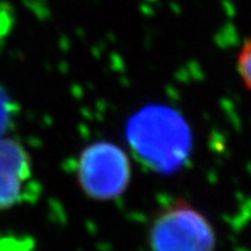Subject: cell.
Listing matches in <instances>:
<instances>
[{"label": "cell", "instance_id": "2", "mask_svg": "<svg viewBox=\"0 0 251 251\" xmlns=\"http://www.w3.org/2000/svg\"><path fill=\"white\" fill-rule=\"evenodd\" d=\"M150 247L151 251H215V229L196 206L176 200L153 218Z\"/></svg>", "mask_w": 251, "mask_h": 251}, {"label": "cell", "instance_id": "1", "mask_svg": "<svg viewBox=\"0 0 251 251\" xmlns=\"http://www.w3.org/2000/svg\"><path fill=\"white\" fill-rule=\"evenodd\" d=\"M135 153L153 171L172 172L186 159L190 135L179 117L165 110H148L130 127Z\"/></svg>", "mask_w": 251, "mask_h": 251}, {"label": "cell", "instance_id": "3", "mask_svg": "<svg viewBox=\"0 0 251 251\" xmlns=\"http://www.w3.org/2000/svg\"><path fill=\"white\" fill-rule=\"evenodd\" d=\"M77 179L85 196L109 201L120 197L131 179V165L127 153L109 141L87 147L78 158Z\"/></svg>", "mask_w": 251, "mask_h": 251}, {"label": "cell", "instance_id": "4", "mask_svg": "<svg viewBox=\"0 0 251 251\" xmlns=\"http://www.w3.org/2000/svg\"><path fill=\"white\" fill-rule=\"evenodd\" d=\"M36 197L32 161L23 144L0 138V211Z\"/></svg>", "mask_w": 251, "mask_h": 251}, {"label": "cell", "instance_id": "5", "mask_svg": "<svg viewBox=\"0 0 251 251\" xmlns=\"http://www.w3.org/2000/svg\"><path fill=\"white\" fill-rule=\"evenodd\" d=\"M237 73L246 90L251 92V36L237 54Z\"/></svg>", "mask_w": 251, "mask_h": 251}]
</instances>
